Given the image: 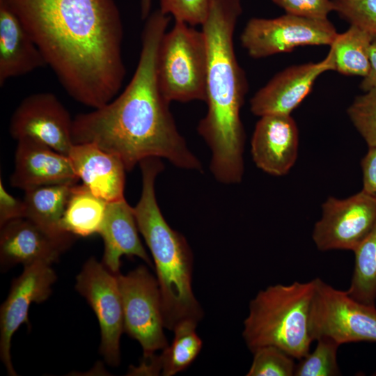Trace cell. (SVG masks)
<instances>
[{
    "label": "cell",
    "instance_id": "6da1fadb",
    "mask_svg": "<svg viewBox=\"0 0 376 376\" xmlns=\"http://www.w3.org/2000/svg\"><path fill=\"white\" fill-rule=\"evenodd\" d=\"M18 17L75 100L111 101L126 75L123 26L114 0H0Z\"/></svg>",
    "mask_w": 376,
    "mask_h": 376
},
{
    "label": "cell",
    "instance_id": "7a4b0ae2",
    "mask_svg": "<svg viewBox=\"0 0 376 376\" xmlns=\"http://www.w3.org/2000/svg\"><path fill=\"white\" fill-rule=\"evenodd\" d=\"M170 16L150 14L141 34L139 60L124 91L104 106L73 118V143H90L119 157L127 171L150 157L165 158L176 167L203 171L187 146L159 88L157 55Z\"/></svg>",
    "mask_w": 376,
    "mask_h": 376
},
{
    "label": "cell",
    "instance_id": "3957f363",
    "mask_svg": "<svg viewBox=\"0 0 376 376\" xmlns=\"http://www.w3.org/2000/svg\"><path fill=\"white\" fill-rule=\"evenodd\" d=\"M242 12L240 0H210L208 15L201 25L207 48V110L197 131L211 150L213 176L226 185L240 182L244 171L246 136L240 110L248 82L233 40Z\"/></svg>",
    "mask_w": 376,
    "mask_h": 376
},
{
    "label": "cell",
    "instance_id": "277c9868",
    "mask_svg": "<svg viewBox=\"0 0 376 376\" xmlns=\"http://www.w3.org/2000/svg\"><path fill=\"white\" fill-rule=\"evenodd\" d=\"M139 164L142 190L134 212L154 260L164 327L173 331L185 322L198 324L203 311L191 286L193 253L183 235L166 222L156 199L155 180L164 165L157 157L145 159Z\"/></svg>",
    "mask_w": 376,
    "mask_h": 376
},
{
    "label": "cell",
    "instance_id": "5b68a950",
    "mask_svg": "<svg viewBox=\"0 0 376 376\" xmlns=\"http://www.w3.org/2000/svg\"><path fill=\"white\" fill-rule=\"evenodd\" d=\"M315 288L308 282L276 284L258 292L251 300L242 336L253 353L267 345L276 346L294 359L310 352L313 341L309 318Z\"/></svg>",
    "mask_w": 376,
    "mask_h": 376
},
{
    "label": "cell",
    "instance_id": "8992f818",
    "mask_svg": "<svg viewBox=\"0 0 376 376\" xmlns=\"http://www.w3.org/2000/svg\"><path fill=\"white\" fill-rule=\"evenodd\" d=\"M207 48L201 30L175 21L159 45L156 74L159 88L170 103L206 101Z\"/></svg>",
    "mask_w": 376,
    "mask_h": 376
},
{
    "label": "cell",
    "instance_id": "52a82bcc",
    "mask_svg": "<svg viewBox=\"0 0 376 376\" xmlns=\"http://www.w3.org/2000/svg\"><path fill=\"white\" fill-rule=\"evenodd\" d=\"M309 326L313 340L329 338L340 345L353 342H376V308L352 299L315 278Z\"/></svg>",
    "mask_w": 376,
    "mask_h": 376
},
{
    "label": "cell",
    "instance_id": "ba28073f",
    "mask_svg": "<svg viewBox=\"0 0 376 376\" xmlns=\"http://www.w3.org/2000/svg\"><path fill=\"white\" fill-rule=\"evenodd\" d=\"M120 292L124 331L137 340L143 357L162 350L165 336L162 300L157 279L143 265L127 274H116Z\"/></svg>",
    "mask_w": 376,
    "mask_h": 376
},
{
    "label": "cell",
    "instance_id": "9c48e42d",
    "mask_svg": "<svg viewBox=\"0 0 376 376\" xmlns=\"http://www.w3.org/2000/svg\"><path fill=\"white\" fill-rule=\"evenodd\" d=\"M337 34L328 19L286 13L276 18L250 19L240 35V42L251 57L262 58L300 46H330Z\"/></svg>",
    "mask_w": 376,
    "mask_h": 376
},
{
    "label": "cell",
    "instance_id": "30bf717a",
    "mask_svg": "<svg viewBox=\"0 0 376 376\" xmlns=\"http://www.w3.org/2000/svg\"><path fill=\"white\" fill-rule=\"evenodd\" d=\"M75 289L86 299L98 320L101 354L108 364L117 366L120 362V340L124 322L116 274L91 257L77 276Z\"/></svg>",
    "mask_w": 376,
    "mask_h": 376
},
{
    "label": "cell",
    "instance_id": "8fae6325",
    "mask_svg": "<svg viewBox=\"0 0 376 376\" xmlns=\"http://www.w3.org/2000/svg\"><path fill=\"white\" fill-rule=\"evenodd\" d=\"M376 223V198L361 191L343 199L329 197L322 205L312 238L322 251H354Z\"/></svg>",
    "mask_w": 376,
    "mask_h": 376
},
{
    "label": "cell",
    "instance_id": "7c38bea8",
    "mask_svg": "<svg viewBox=\"0 0 376 376\" xmlns=\"http://www.w3.org/2000/svg\"><path fill=\"white\" fill-rule=\"evenodd\" d=\"M72 123L68 109L54 93L39 92L24 97L16 107L9 132L17 141L33 138L68 156L74 144Z\"/></svg>",
    "mask_w": 376,
    "mask_h": 376
},
{
    "label": "cell",
    "instance_id": "4fadbf2b",
    "mask_svg": "<svg viewBox=\"0 0 376 376\" xmlns=\"http://www.w3.org/2000/svg\"><path fill=\"white\" fill-rule=\"evenodd\" d=\"M56 280L52 265L38 263L24 266L12 283L0 309V358L9 375H17L10 357L12 337L22 324H29L31 304L47 299Z\"/></svg>",
    "mask_w": 376,
    "mask_h": 376
},
{
    "label": "cell",
    "instance_id": "5bb4252c",
    "mask_svg": "<svg viewBox=\"0 0 376 376\" xmlns=\"http://www.w3.org/2000/svg\"><path fill=\"white\" fill-rule=\"evenodd\" d=\"M75 235L55 233L26 218L11 220L1 227V268L43 263L52 265L72 243Z\"/></svg>",
    "mask_w": 376,
    "mask_h": 376
},
{
    "label": "cell",
    "instance_id": "9a60e30c",
    "mask_svg": "<svg viewBox=\"0 0 376 376\" xmlns=\"http://www.w3.org/2000/svg\"><path fill=\"white\" fill-rule=\"evenodd\" d=\"M334 70L332 54L317 63L292 65L274 76L250 100L251 111L257 116L290 115L311 92L316 79Z\"/></svg>",
    "mask_w": 376,
    "mask_h": 376
},
{
    "label": "cell",
    "instance_id": "2e32d148",
    "mask_svg": "<svg viewBox=\"0 0 376 376\" xmlns=\"http://www.w3.org/2000/svg\"><path fill=\"white\" fill-rule=\"evenodd\" d=\"M68 156L31 137L17 140L10 185L26 191L35 187L77 184Z\"/></svg>",
    "mask_w": 376,
    "mask_h": 376
},
{
    "label": "cell",
    "instance_id": "e0dca14e",
    "mask_svg": "<svg viewBox=\"0 0 376 376\" xmlns=\"http://www.w3.org/2000/svg\"><path fill=\"white\" fill-rule=\"evenodd\" d=\"M299 133L290 115L261 116L251 139V154L257 167L276 176L287 174L295 164Z\"/></svg>",
    "mask_w": 376,
    "mask_h": 376
},
{
    "label": "cell",
    "instance_id": "ac0fdd59",
    "mask_svg": "<svg viewBox=\"0 0 376 376\" xmlns=\"http://www.w3.org/2000/svg\"><path fill=\"white\" fill-rule=\"evenodd\" d=\"M72 169L95 196L107 203L125 198V166L117 156L93 143H74L68 155Z\"/></svg>",
    "mask_w": 376,
    "mask_h": 376
},
{
    "label": "cell",
    "instance_id": "d6986e66",
    "mask_svg": "<svg viewBox=\"0 0 376 376\" xmlns=\"http://www.w3.org/2000/svg\"><path fill=\"white\" fill-rule=\"evenodd\" d=\"M45 65L42 53L20 19L0 1V86Z\"/></svg>",
    "mask_w": 376,
    "mask_h": 376
},
{
    "label": "cell",
    "instance_id": "ffe728a7",
    "mask_svg": "<svg viewBox=\"0 0 376 376\" xmlns=\"http://www.w3.org/2000/svg\"><path fill=\"white\" fill-rule=\"evenodd\" d=\"M138 231L134 207L125 198L107 203L98 234L104 242L102 263L112 273H119L120 258L123 256H136L152 265Z\"/></svg>",
    "mask_w": 376,
    "mask_h": 376
},
{
    "label": "cell",
    "instance_id": "44dd1931",
    "mask_svg": "<svg viewBox=\"0 0 376 376\" xmlns=\"http://www.w3.org/2000/svg\"><path fill=\"white\" fill-rule=\"evenodd\" d=\"M197 324L185 322L173 331L174 338L171 345L162 352L143 357L137 367L130 368V375L173 376L186 369L199 354L203 343L196 333Z\"/></svg>",
    "mask_w": 376,
    "mask_h": 376
},
{
    "label": "cell",
    "instance_id": "7402d4cb",
    "mask_svg": "<svg viewBox=\"0 0 376 376\" xmlns=\"http://www.w3.org/2000/svg\"><path fill=\"white\" fill-rule=\"evenodd\" d=\"M107 203L84 185L75 184L71 189L60 223L61 229L80 237L99 233Z\"/></svg>",
    "mask_w": 376,
    "mask_h": 376
},
{
    "label": "cell",
    "instance_id": "603a6c76",
    "mask_svg": "<svg viewBox=\"0 0 376 376\" xmlns=\"http://www.w3.org/2000/svg\"><path fill=\"white\" fill-rule=\"evenodd\" d=\"M75 185H53L24 191V218L52 233H67L61 229L60 223Z\"/></svg>",
    "mask_w": 376,
    "mask_h": 376
},
{
    "label": "cell",
    "instance_id": "cb8c5ba5",
    "mask_svg": "<svg viewBox=\"0 0 376 376\" xmlns=\"http://www.w3.org/2000/svg\"><path fill=\"white\" fill-rule=\"evenodd\" d=\"M374 38L361 28L350 24L338 33L330 45L334 70L348 76L365 77L370 68V49Z\"/></svg>",
    "mask_w": 376,
    "mask_h": 376
},
{
    "label": "cell",
    "instance_id": "d4e9b609",
    "mask_svg": "<svg viewBox=\"0 0 376 376\" xmlns=\"http://www.w3.org/2000/svg\"><path fill=\"white\" fill-rule=\"evenodd\" d=\"M354 267L346 292L354 300L375 306L376 300V223L368 235L353 251Z\"/></svg>",
    "mask_w": 376,
    "mask_h": 376
},
{
    "label": "cell",
    "instance_id": "484cf974",
    "mask_svg": "<svg viewBox=\"0 0 376 376\" xmlns=\"http://www.w3.org/2000/svg\"><path fill=\"white\" fill-rule=\"evenodd\" d=\"M314 350L296 364L295 376H336L340 375L337 363V352L340 346L326 338L317 340Z\"/></svg>",
    "mask_w": 376,
    "mask_h": 376
},
{
    "label": "cell",
    "instance_id": "4316f807",
    "mask_svg": "<svg viewBox=\"0 0 376 376\" xmlns=\"http://www.w3.org/2000/svg\"><path fill=\"white\" fill-rule=\"evenodd\" d=\"M247 376H292L296 364L294 358L273 345L261 347L253 352Z\"/></svg>",
    "mask_w": 376,
    "mask_h": 376
},
{
    "label": "cell",
    "instance_id": "83f0119b",
    "mask_svg": "<svg viewBox=\"0 0 376 376\" xmlns=\"http://www.w3.org/2000/svg\"><path fill=\"white\" fill-rule=\"evenodd\" d=\"M347 111L368 148H376V88L356 97Z\"/></svg>",
    "mask_w": 376,
    "mask_h": 376
},
{
    "label": "cell",
    "instance_id": "f1b7e54d",
    "mask_svg": "<svg viewBox=\"0 0 376 376\" xmlns=\"http://www.w3.org/2000/svg\"><path fill=\"white\" fill-rule=\"evenodd\" d=\"M334 10L376 40V0H333Z\"/></svg>",
    "mask_w": 376,
    "mask_h": 376
},
{
    "label": "cell",
    "instance_id": "f546056e",
    "mask_svg": "<svg viewBox=\"0 0 376 376\" xmlns=\"http://www.w3.org/2000/svg\"><path fill=\"white\" fill-rule=\"evenodd\" d=\"M159 10L172 15L175 21L190 26L202 25L207 15L210 0H160Z\"/></svg>",
    "mask_w": 376,
    "mask_h": 376
},
{
    "label": "cell",
    "instance_id": "4dcf8cb0",
    "mask_svg": "<svg viewBox=\"0 0 376 376\" xmlns=\"http://www.w3.org/2000/svg\"><path fill=\"white\" fill-rule=\"evenodd\" d=\"M286 13L300 17L326 19L334 10L333 0H272Z\"/></svg>",
    "mask_w": 376,
    "mask_h": 376
},
{
    "label": "cell",
    "instance_id": "1f68e13d",
    "mask_svg": "<svg viewBox=\"0 0 376 376\" xmlns=\"http://www.w3.org/2000/svg\"><path fill=\"white\" fill-rule=\"evenodd\" d=\"M24 205L19 200L10 195L5 189L1 178L0 180V226L18 218H23Z\"/></svg>",
    "mask_w": 376,
    "mask_h": 376
},
{
    "label": "cell",
    "instance_id": "d6a6232c",
    "mask_svg": "<svg viewBox=\"0 0 376 376\" xmlns=\"http://www.w3.org/2000/svg\"><path fill=\"white\" fill-rule=\"evenodd\" d=\"M363 175V189L368 194L376 198V148L368 150L361 161Z\"/></svg>",
    "mask_w": 376,
    "mask_h": 376
},
{
    "label": "cell",
    "instance_id": "836d02e7",
    "mask_svg": "<svg viewBox=\"0 0 376 376\" xmlns=\"http://www.w3.org/2000/svg\"><path fill=\"white\" fill-rule=\"evenodd\" d=\"M361 88L368 91L376 88V40L375 39L370 49V68L367 75L363 77L360 84Z\"/></svg>",
    "mask_w": 376,
    "mask_h": 376
},
{
    "label": "cell",
    "instance_id": "e575fe53",
    "mask_svg": "<svg viewBox=\"0 0 376 376\" xmlns=\"http://www.w3.org/2000/svg\"><path fill=\"white\" fill-rule=\"evenodd\" d=\"M152 0H140V14L143 20H146L150 14Z\"/></svg>",
    "mask_w": 376,
    "mask_h": 376
}]
</instances>
